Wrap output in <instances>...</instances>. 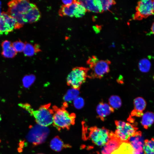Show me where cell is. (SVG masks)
<instances>
[{
    "mask_svg": "<svg viewBox=\"0 0 154 154\" xmlns=\"http://www.w3.org/2000/svg\"><path fill=\"white\" fill-rule=\"evenodd\" d=\"M143 114V112L138 111L134 109L131 112V116H135L138 117L142 116Z\"/></svg>",
    "mask_w": 154,
    "mask_h": 154,
    "instance_id": "33",
    "label": "cell"
},
{
    "mask_svg": "<svg viewBox=\"0 0 154 154\" xmlns=\"http://www.w3.org/2000/svg\"><path fill=\"white\" fill-rule=\"evenodd\" d=\"M74 105L78 109L82 108L84 106V102L83 99L80 97H77L74 100Z\"/></svg>",
    "mask_w": 154,
    "mask_h": 154,
    "instance_id": "29",
    "label": "cell"
},
{
    "mask_svg": "<svg viewBox=\"0 0 154 154\" xmlns=\"http://www.w3.org/2000/svg\"><path fill=\"white\" fill-rule=\"evenodd\" d=\"M50 146L52 149L57 151H61L64 148L69 146L68 145L65 144L58 137H55L52 139L50 142Z\"/></svg>",
    "mask_w": 154,
    "mask_h": 154,
    "instance_id": "17",
    "label": "cell"
},
{
    "mask_svg": "<svg viewBox=\"0 0 154 154\" xmlns=\"http://www.w3.org/2000/svg\"><path fill=\"white\" fill-rule=\"evenodd\" d=\"M38 154H42V153H38Z\"/></svg>",
    "mask_w": 154,
    "mask_h": 154,
    "instance_id": "39",
    "label": "cell"
},
{
    "mask_svg": "<svg viewBox=\"0 0 154 154\" xmlns=\"http://www.w3.org/2000/svg\"><path fill=\"white\" fill-rule=\"evenodd\" d=\"M8 13L12 17L19 15H23L29 10L35 4L29 1L12 0L8 3Z\"/></svg>",
    "mask_w": 154,
    "mask_h": 154,
    "instance_id": "5",
    "label": "cell"
},
{
    "mask_svg": "<svg viewBox=\"0 0 154 154\" xmlns=\"http://www.w3.org/2000/svg\"><path fill=\"white\" fill-rule=\"evenodd\" d=\"M11 45L17 52H21L23 50L25 46V43L19 40L12 43Z\"/></svg>",
    "mask_w": 154,
    "mask_h": 154,
    "instance_id": "26",
    "label": "cell"
},
{
    "mask_svg": "<svg viewBox=\"0 0 154 154\" xmlns=\"http://www.w3.org/2000/svg\"><path fill=\"white\" fill-rule=\"evenodd\" d=\"M19 105L24 109L26 110L30 114L33 110V109L31 108V106L28 103H21L19 104Z\"/></svg>",
    "mask_w": 154,
    "mask_h": 154,
    "instance_id": "31",
    "label": "cell"
},
{
    "mask_svg": "<svg viewBox=\"0 0 154 154\" xmlns=\"http://www.w3.org/2000/svg\"><path fill=\"white\" fill-rule=\"evenodd\" d=\"M111 61L108 60H98L91 68L90 73L88 75L90 78L101 79L110 71Z\"/></svg>",
    "mask_w": 154,
    "mask_h": 154,
    "instance_id": "9",
    "label": "cell"
},
{
    "mask_svg": "<svg viewBox=\"0 0 154 154\" xmlns=\"http://www.w3.org/2000/svg\"><path fill=\"white\" fill-rule=\"evenodd\" d=\"M41 17V13L36 5L27 12L23 15V20L25 24L33 23L38 21Z\"/></svg>",
    "mask_w": 154,
    "mask_h": 154,
    "instance_id": "11",
    "label": "cell"
},
{
    "mask_svg": "<svg viewBox=\"0 0 154 154\" xmlns=\"http://www.w3.org/2000/svg\"><path fill=\"white\" fill-rule=\"evenodd\" d=\"M154 23H153L151 29V34H154Z\"/></svg>",
    "mask_w": 154,
    "mask_h": 154,
    "instance_id": "36",
    "label": "cell"
},
{
    "mask_svg": "<svg viewBox=\"0 0 154 154\" xmlns=\"http://www.w3.org/2000/svg\"><path fill=\"white\" fill-rule=\"evenodd\" d=\"M151 66L150 61L146 58H143L140 60L138 65L139 69L143 73L148 72L150 69Z\"/></svg>",
    "mask_w": 154,
    "mask_h": 154,
    "instance_id": "20",
    "label": "cell"
},
{
    "mask_svg": "<svg viewBox=\"0 0 154 154\" xmlns=\"http://www.w3.org/2000/svg\"><path fill=\"white\" fill-rule=\"evenodd\" d=\"M11 44L12 43L11 41L8 40H5L2 42L1 46L2 49H3L12 46Z\"/></svg>",
    "mask_w": 154,
    "mask_h": 154,
    "instance_id": "32",
    "label": "cell"
},
{
    "mask_svg": "<svg viewBox=\"0 0 154 154\" xmlns=\"http://www.w3.org/2000/svg\"><path fill=\"white\" fill-rule=\"evenodd\" d=\"M1 142V140H0V142Z\"/></svg>",
    "mask_w": 154,
    "mask_h": 154,
    "instance_id": "40",
    "label": "cell"
},
{
    "mask_svg": "<svg viewBox=\"0 0 154 154\" xmlns=\"http://www.w3.org/2000/svg\"><path fill=\"white\" fill-rule=\"evenodd\" d=\"M67 104L65 103L59 108L54 106L52 107L54 112L53 123L58 129L68 128L74 123L75 114L70 113L66 109Z\"/></svg>",
    "mask_w": 154,
    "mask_h": 154,
    "instance_id": "1",
    "label": "cell"
},
{
    "mask_svg": "<svg viewBox=\"0 0 154 154\" xmlns=\"http://www.w3.org/2000/svg\"><path fill=\"white\" fill-rule=\"evenodd\" d=\"M89 68L76 67L73 68L66 79L68 85L72 88L79 90L88 77Z\"/></svg>",
    "mask_w": 154,
    "mask_h": 154,
    "instance_id": "2",
    "label": "cell"
},
{
    "mask_svg": "<svg viewBox=\"0 0 154 154\" xmlns=\"http://www.w3.org/2000/svg\"><path fill=\"white\" fill-rule=\"evenodd\" d=\"M109 104L114 109H117L122 105L121 100L117 95H112L108 99Z\"/></svg>",
    "mask_w": 154,
    "mask_h": 154,
    "instance_id": "21",
    "label": "cell"
},
{
    "mask_svg": "<svg viewBox=\"0 0 154 154\" xmlns=\"http://www.w3.org/2000/svg\"><path fill=\"white\" fill-rule=\"evenodd\" d=\"M145 154H154V139L145 140L143 146Z\"/></svg>",
    "mask_w": 154,
    "mask_h": 154,
    "instance_id": "22",
    "label": "cell"
},
{
    "mask_svg": "<svg viewBox=\"0 0 154 154\" xmlns=\"http://www.w3.org/2000/svg\"><path fill=\"white\" fill-rule=\"evenodd\" d=\"M136 12L133 16L134 20H141L154 14V1L141 0L137 2Z\"/></svg>",
    "mask_w": 154,
    "mask_h": 154,
    "instance_id": "6",
    "label": "cell"
},
{
    "mask_svg": "<svg viewBox=\"0 0 154 154\" xmlns=\"http://www.w3.org/2000/svg\"><path fill=\"white\" fill-rule=\"evenodd\" d=\"M79 94V90L72 88L68 91L63 99L66 101L70 102L77 98Z\"/></svg>",
    "mask_w": 154,
    "mask_h": 154,
    "instance_id": "23",
    "label": "cell"
},
{
    "mask_svg": "<svg viewBox=\"0 0 154 154\" xmlns=\"http://www.w3.org/2000/svg\"><path fill=\"white\" fill-rule=\"evenodd\" d=\"M97 57L95 56H92L88 58L87 61V64L88 65L89 68H91L98 60Z\"/></svg>",
    "mask_w": 154,
    "mask_h": 154,
    "instance_id": "30",
    "label": "cell"
},
{
    "mask_svg": "<svg viewBox=\"0 0 154 154\" xmlns=\"http://www.w3.org/2000/svg\"><path fill=\"white\" fill-rule=\"evenodd\" d=\"M134 110L139 112H143L146 106V102L143 98L138 97L135 98L133 100Z\"/></svg>",
    "mask_w": 154,
    "mask_h": 154,
    "instance_id": "18",
    "label": "cell"
},
{
    "mask_svg": "<svg viewBox=\"0 0 154 154\" xmlns=\"http://www.w3.org/2000/svg\"><path fill=\"white\" fill-rule=\"evenodd\" d=\"M75 0H63L62 2L63 5L65 6H69L71 5L73 3Z\"/></svg>",
    "mask_w": 154,
    "mask_h": 154,
    "instance_id": "34",
    "label": "cell"
},
{
    "mask_svg": "<svg viewBox=\"0 0 154 154\" xmlns=\"http://www.w3.org/2000/svg\"><path fill=\"white\" fill-rule=\"evenodd\" d=\"M17 52L12 46L5 49H2L1 52L3 57L6 58H13L17 55Z\"/></svg>",
    "mask_w": 154,
    "mask_h": 154,
    "instance_id": "24",
    "label": "cell"
},
{
    "mask_svg": "<svg viewBox=\"0 0 154 154\" xmlns=\"http://www.w3.org/2000/svg\"><path fill=\"white\" fill-rule=\"evenodd\" d=\"M78 3V1L75 0L74 2L70 5L65 6L62 5L59 10V15L61 17H74V10Z\"/></svg>",
    "mask_w": 154,
    "mask_h": 154,
    "instance_id": "14",
    "label": "cell"
},
{
    "mask_svg": "<svg viewBox=\"0 0 154 154\" xmlns=\"http://www.w3.org/2000/svg\"><path fill=\"white\" fill-rule=\"evenodd\" d=\"M115 124L116 129L115 134L122 142L127 141L137 132V129L128 123L116 121Z\"/></svg>",
    "mask_w": 154,
    "mask_h": 154,
    "instance_id": "7",
    "label": "cell"
},
{
    "mask_svg": "<svg viewBox=\"0 0 154 154\" xmlns=\"http://www.w3.org/2000/svg\"><path fill=\"white\" fill-rule=\"evenodd\" d=\"M50 104L41 106L37 110H33L30 114L33 116L38 124L47 127L53 122L54 112L50 108Z\"/></svg>",
    "mask_w": 154,
    "mask_h": 154,
    "instance_id": "3",
    "label": "cell"
},
{
    "mask_svg": "<svg viewBox=\"0 0 154 154\" xmlns=\"http://www.w3.org/2000/svg\"><path fill=\"white\" fill-rule=\"evenodd\" d=\"M154 116L152 112H147L143 114L141 123L144 128L147 129L150 127L153 123Z\"/></svg>",
    "mask_w": 154,
    "mask_h": 154,
    "instance_id": "16",
    "label": "cell"
},
{
    "mask_svg": "<svg viewBox=\"0 0 154 154\" xmlns=\"http://www.w3.org/2000/svg\"><path fill=\"white\" fill-rule=\"evenodd\" d=\"M96 111L98 117L103 121L105 117L114 112V109L108 104L101 101L97 106Z\"/></svg>",
    "mask_w": 154,
    "mask_h": 154,
    "instance_id": "13",
    "label": "cell"
},
{
    "mask_svg": "<svg viewBox=\"0 0 154 154\" xmlns=\"http://www.w3.org/2000/svg\"><path fill=\"white\" fill-rule=\"evenodd\" d=\"M49 133V130L47 127L38 124L31 127L27 139L33 145H37L45 141Z\"/></svg>",
    "mask_w": 154,
    "mask_h": 154,
    "instance_id": "4",
    "label": "cell"
},
{
    "mask_svg": "<svg viewBox=\"0 0 154 154\" xmlns=\"http://www.w3.org/2000/svg\"><path fill=\"white\" fill-rule=\"evenodd\" d=\"M103 11L108 10L113 5L116 4L115 1L112 0H101Z\"/></svg>",
    "mask_w": 154,
    "mask_h": 154,
    "instance_id": "28",
    "label": "cell"
},
{
    "mask_svg": "<svg viewBox=\"0 0 154 154\" xmlns=\"http://www.w3.org/2000/svg\"><path fill=\"white\" fill-rule=\"evenodd\" d=\"M123 142L115 134L111 133L108 142L102 147L100 154H110L117 149Z\"/></svg>",
    "mask_w": 154,
    "mask_h": 154,
    "instance_id": "10",
    "label": "cell"
},
{
    "mask_svg": "<svg viewBox=\"0 0 154 154\" xmlns=\"http://www.w3.org/2000/svg\"><path fill=\"white\" fill-rule=\"evenodd\" d=\"M117 82L120 84H122L123 82L122 80V76H120L119 78L117 80Z\"/></svg>",
    "mask_w": 154,
    "mask_h": 154,
    "instance_id": "35",
    "label": "cell"
},
{
    "mask_svg": "<svg viewBox=\"0 0 154 154\" xmlns=\"http://www.w3.org/2000/svg\"><path fill=\"white\" fill-rule=\"evenodd\" d=\"M1 2H0V16L1 15Z\"/></svg>",
    "mask_w": 154,
    "mask_h": 154,
    "instance_id": "37",
    "label": "cell"
},
{
    "mask_svg": "<svg viewBox=\"0 0 154 154\" xmlns=\"http://www.w3.org/2000/svg\"><path fill=\"white\" fill-rule=\"evenodd\" d=\"M111 133L104 128L94 127L90 129L89 137L92 142L98 146H102L109 141Z\"/></svg>",
    "mask_w": 154,
    "mask_h": 154,
    "instance_id": "8",
    "label": "cell"
},
{
    "mask_svg": "<svg viewBox=\"0 0 154 154\" xmlns=\"http://www.w3.org/2000/svg\"><path fill=\"white\" fill-rule=\"evenodd\" d=\"M13 31L5 19L1 14L0 16V35L4 34L7 35Z\"/></svg>",
    "mask_w": 154,
    "mask_h": 154,
    "instance_id": "19",
    "label": "cell"
},
{
    "mask_svg": "<svg viewBox=\"0 0 154 154\" xmlns=\"http://www.w3.org/2000/svg\"><path fill=\"white\" fill-rule=\"evenodd\" d=\"M1 116L0 115V121H1Z\"/></svg>",
    "mask_w": 154,
    "mask_h": 154,
    "instance_id": "38",
    "label": "cell"
},
{
    "mask_svg": "<svg viewBox=\"0 0 154 154\" xmlns=\"http://www.w3.org/2000/svg\"><path fill=\"white\" fill-rule=\"evenodd\" d=\"M79 3L83 6L87 11L96 13L103 12L101 0H79Z\"/></svg>",
    "mask_w": 154,
    "mask_h": 154,
    "instance_id": "12",
    "label": "cell"
},
{
    "mask_svg": "<svg viewBox=\"0 0 154 154\" xmlns=\"http://www.w3.org/2000/svg\"><path fill=\"white\" fill-rule=\"evenodd\" d=\"M24 55L26 56H31L41 51L40 45L37 44L33 45L25 42L23 50Z\"/></svg>",
    "mask_w": 154,
    "mask_h": 154,
    "instance_id": "15",
    "label": "cell"
},
{
    "mask_svg": "<svg viewBox=\"0 0 154 154\" xmlns=\"http://www.w3.org/2000/svg\"><path fill=\"white\" fill-rule=\"evenodd\" d=\"M35 79V77L33 75H29L24 77L23 80L24 86L27 88L29 87L33 82Z\"/></svg>",
    "mask_w": 154,
    "mask_h": 154,
    "instance_id": "27",
    "label": "cell"
},
{
    "mask_svg": "<svg viewBox=\"0 0 154 154\" xmlns=\"http://www.w3.org/2000/svg\"><path fill=\"white\" fill-rule=\"evenodd\" d=\"M78 3L74 13V16L77 18L82 17L87 11L85 8L78 2Z\"/></svg>",
    "mask_w": 154,
    "mask_h": 154,
    "instance_id": "25",
    "label": "cell"
}]
</instances>
